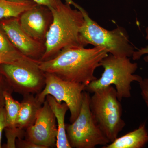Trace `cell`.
<instances>
[{
	"mask_svg": "<svg viewBox=\"0 0 148 148\" xmlns=\"http://www.w3.org/2000/svg\"><path fill=\"white\" fill-rule=\"evenodd\" d=\"M108 53L103 47L86 49L81 46H71L50 60L40 61L39 68L44 73L54 74L64 80L86 86L97 79L94 72L101 66V61Z\"/></svg>",
	"mask_w": 148,
	"mask_h": 148,
	"instance_id": "obj_1",
	"label": "cell"
},
{
	"mask_svg": "<svg viewBox=\"0 0 148 148\" xmlns=\"http://www.w3.org/2000/svg\"><path fill=\"white\" fill-rule=\"evenodd\" d=\"M71 5L57 0L55 7L49 8L53 18L45 42V52L40 61L50 60L68 47H84L80 37L83 15L80 10L72 8Z\"/></svg>",
	"mask_w": 148,
	"mask_h": 148,
	"instance_id": "obj_2",
	"label": "cell"
},
{
	"mask_svg": "<svg viewBox=\"0 0 148 148\" xmlns=\"http://www.w3.org/2000/svg\"><path fill=\"white\" fill-rule=\"evenodd\" d=\"M104 71L100 78L93 81L86 86L85 90L95 92L110 85L115 86L118 99L120 102L123 98L131 96V84L140 82L142 77L135 75L138 64L132 63L129 57H119L110 54L101 62Z\"/></svg>",
	"mask_w": 148,
	"mask_h": 148,
	"instance_id": "obj_3",
	"label": "cell"
},
{
	"mask_svg": "<svg viewBox=\"0 0 148 148\" xmlns=\"http://www.w3.org/2000/svg\"><path fill=\"white\" fill-rule=\"evenodd\" d=\"M82 13L84 22L80 31L84 47L88 44L103 47L108 53L119 57H132L135 51L125 29L118 27L112 31L106 30L90 18L86 11L75 2L72 4Z\"/></svg>",
	"mask_w": 148,
	"mask_h": 148,
	"instance_id": "obj_4",
	"label": "cell"
},
{
	"mask_svg": "<svg viewBox=\"0 0 148 148\" xmlns=\"http://www.w3.org/2000/svg\"><path fill=\"white\" fill-rule=\"evenodd\" d=\"M90 111L96 123L110 143L125 126L122 106L115 88L110 85L96 90L90 96Z\"/></svg>",
	"mask_w": 148,
	"mask_h": 148,
	"instance_id": "obj_5",
	"label": "cell"
},
{
	"mask_svg": "<svg viewBox=\"0 0 148 148\" xmlns=\"http://www.w3.org/2000/svg\"><path fill=\"white\" fill-rule=\"evenodd\" d=\"M89 92L84 90L78 116L72 123L66 125L68 142L73 148H95L110 143L93 118L90 108Z\"/></svg>",
	"mask_w": 148,
	"mask_h": 148,
	"instance_id": "obj_6",
	"label": "cell"
},
{
	"mask_svg": "<svg viewBox=\"0 0 148 148\" xmlns=\"http://www.w3.org/2000/svg\"><path fill=\"white\" fill-rule=\"evenodd\" d=\"M45 85L41 92L36 95L38 101L43 104L47 95L53 96L58 103H66L71 113L70 123L78 116L82 103V93L86 85L68 81L53 74L45 73Z\"/></svg>",
	"mask_w": 148,
	"mask_h": 148,
	"instance_id": "obj_7",
	"label": "cell"
},
{
	"mask_svg": "<svg viewBox=\"0 0 148 148\" xmlns=\"http://www.w3.org/2000/svg\"><path fill=\"white\" fill-rule=\"evenodd\" d=\"M0 73L5 78L13 92L22 96L39 94L45 85V73L38 66L2 64Z\"/></svg>",
	"mask_w": 148,
	"mask_h": 148,
	"instance_id": "obj_8",
	"label": "cell"
},
{
	"mask_svg": "<svg viewBox=\"0 0 148 148\" xmlns=\"http://www.w3.org/2000/svg\"><path fill=\"white\" fill-rule=\"evenodd\" d=\"M58 132L56 118L45 99L34 124L26 130L25 139L43 148H54Z\"/></svg>",
	"mask_w": 148,
	"mask_h": 148,
	"instance_id": "obj_9",
	"label": "cell"
},
{
	"mask_svg": "<svg viewBox=\"0 0 148 148\" xmlns=\"http://www.w3.org/2000/svg\"><path fill=\"white\" fill-rule=\"evenodd\" d=\"M0 26L11 42L23 55L40 61L45 52V43L36 40L27 34L20 25L18 18L4 19Z\"/></svg>",
	"mask_w": 148,
	"mask_h": 148,
	"instance_id": "obj_10",
	"label": "cell"
},
{
	"mask_svg": "<svg viewBox=\"0 0 148 148\" xmlns=\"http://www.w3.org/2000/svg\"><path fill=\"white\" fill-rule=\"evenodd\" d=\"M52 18L49 8L37 4L21 14L19 20L21 28L27 34L45 43Z\"/></svg>",
	"mask_w": 148,
	"mask_h": 148,
	"instance_id": "obj_11",
	"label": "cell"
},
{
	"mask_svg": "<svg viewBox=\"0 0 148 148\" xmlns=\"http://www.w3.org/2000/svg\"><path fill=\"white\" fill-rule=\"evenodd\" d=\"M0 59L3 64L36 66L40 61L27 57L20 53L12 44L0 26Z\"/></svg>",
	"mask_w": 148,
	"mask_h": 148,
	"instance_id": "obj_12",
	"label": "cell"
},
{
	"mask_svg": "<svg viewBox=\"0 0 148 148\" xmlns=\"http://www.w3.org/2000/svg\"><path fill=\"white\" fill-rule=\"evenodd\" d=\"M16 122V127L26 130L34 124L43 104L34 94L23 95Z\"/></svg>",
	"mask_w": 148,
	"mask_h": 148,
	"instance_id": "obj_13",
	"label": "cell"
},
{
	"mask_svg": "<svg viewBox=\"0 0 148 148\" xmlns=\"http://www.w3.org/2000/svg\"><path fill=\"white\" fill-rule=\"evenodd\" d=\"M148 143V131L145 123L140 125L137 129L118 137L113 142L103 148H142Z\"/></svg>",
	"mask_w": 148,
	"mask_h": 148,
	"instance_id": "obj_14",
	"label": "cell"
},
{
	"mask_svg": "<svg viewBox=\"0 0 148 148\" xmlns=\"http://www.w3.org/2000/svg\"><path fill=\"white\" fill-rule=\"evenodd\" d=\"M51 108L53 111L56 118L58 126V135L56 141L57 148H71L68 142L66 135L65 116L69 108L66 103H58L51 95H48L46 97Z\"/></svg>",
	"mask_w": 148,
	"mask_h": 148,
	"instance_id": "obj_15",
	"label": "cell"
},
{
	"mask_svg": "<svg viewBox=\"0 0 148 148\" xmlns=\"http://www.w3.org/2000/svg\"><path fill=\"white\" fill-rule=\"evenodd\" d=\"M37 4L34 1L17 3L0 0V20L10 18H18L25 11Z\"/></svg>",
	"mask_w": 148,
	"mask_h": 148,
	"instance_id": "obj_16",
	"label": "cell"
},
{
	"mask_svg": "<svg viewBox=\"0 0 148 148\" xmlns=\"http://www.w3.org/2000/svg\"><path fill=\"white\" fill-rule=\"evenodd\" d=\"M12 90H6L4 93L5 108L6 111L7 127L10 128H16V122L21 103L14 99L12 95Z\"/></svg>",
	"mask_w": 148,
	"mask_h": 148,
	"instance_id": "obj_17",
	"label": "cell"
},
{
	"mask_svg": "<svg viewBox=\"0 0 148 148\" xmlns=\"http://www.w3.org/2000/svg\"><path fill=\"white\" fill-rule=\"evenodd\" d=\"M4 130L7 139V143L3 146L4 148H16V139L25 138L26 130L20 129L17 127L14 128L5 127Z\"/></svg>",
	"mask_w": 148,
	"mask_h": 148,
	"instance_id": "obj_18",
	"label": "cell"
},
{
	"mask_svg": "<svg viewBox=\"0 0 148 148\" xmlns=\"http://www.w3.org/2000/svg\"><path fill=\"white\" fill-rule=\"evenodd\" d=\"M6 90H12L13 92L5 78L0 73V109L5 107L4 93Z\"/></svg>",
	"mask_w": 148,
	"mask_h": 148,
	"instance_id": "obj_19",
	"label": "cell"
},
{
	"mask_svg": "<svg viewBox=\"0 0 148 148\" xmlns=\"http://www.w3.org/2000/svg\"><path fill=\"white\" fill-rule=\"evenodd\" d=\"M146 39L148 40V27L146 29ZM146 54L144 58V61L148 62V46L145 47L141 48L137 51H135L132 56L133 60H137L140 59L143 55Z\"/></svg>",
	"mask_w": 148,
	"mask_h": 148,
	"instance_id": "obj_20",
	"label": "cell"
},
{
	"mask_svg": "<svg viewBox=\"0 0 148 148\" xmlns=\"http://www.w3.org/2000/svg\"><path fill=\"white\" fill-rule=\"evenodd\" d=\"M16 147L18 148H43L25 138L16 139Z\"/></svg>",
	"mask_w": 148,
	"mask_h": 148,
	"instance_id": "obj_21",
	"label": "cell"
},
{
	"mask_svg": "<svg viewBox=\"0 0 148 148\" xmlns=\"http://www.w3.org/2000/svg\"><path fill=\"white\" fill-rule=\"evenodd\" d=\"M140 85L141 95L143 100L145 101L146 106L148 108V78L143 79L139 83Z\"/></svg>",
	"mask_w": 148,
	"mask_h": 148,
	"instance_id": "obj_22",
	"label": "cell"
},
{
	"mask_svg": "<svg viewBox=\"0 0 148 148\" xmlns=\"http://www.w3.org/2000/svg\"><path fill=\"white\" fill-rule=\"evenodd\" d=\"M7 127L6 114L5 107L0 109V148L1 145L2 137L3 131Z\"/></svg>",
	"mask_w": 148,
	"mask_h": 148,
	"instance_id": "obj_23",
	"label": "cell"
},
{
	"mask_svg": "<svg viewBox=\"0 0 148 148\" xmlns=\"http://www.w3.org/2000/svg\"><path fill=\"white\" fill-rule=\"evenodd\" d=\"M34 2L39 5L45 6L48 8H53L55 7L57 0H33Z\"/></svg>",
	"mask_w": 148,
	"mask_h": 148,
	"instance_id": "obj_24",
	"label": "cell"
},
{
	"mask_svg": "<svg viewBox=\"0 0 148 148\" xmlns=\"http://www.w3.org/2000/svg\"><path fill=\"white\" fill-rule=\"evenodd\" d=\"M8 1L14 2L23 3L33 1V0H5Z\"/></svg>",
	"mask_w": 148,
	"mask_h": 148,
	"instance_id": "obj_25",
	"label": "cell"
},
{
	"mask_svg": "<svg viewBox=\"0 0 148 148\" xmlns=\"http://www.w3.org/2000/svg\"><path fill=\"white\" fill-rule=\"evenodd\" d=\"M70 1H71V0H66V3H68Z\"/></svg>",
	"mask_w": 148,
	"mask_h": 148,
	"instance_id": "obj_26",
	"label": "cell"
},
{
	"mask_svg": "<svg viewBox=\"0 0 148 148\" xmlns=\"http://www.w3.org/2000/svg\"><path fill=\"white\" fill-rule=\"evenodd\" d=\"M2 64V62L1 61V60H0V65H1V64Z\"/></svg>",
	"mask_w": 148,
	"mask_h": 148,
	"instance_id": "obj_27",
	"label": "cell"
},
{
	"mask_svg": "<svg viewBox=\"0 0 148 148\" xmlns=\"http://www.w3.org/2000/svg\"><path fill=\"white\" fill-rule=\"evenodd\" d=\"M0 60H1V59H0ZM2 64H3V63H2Z\"/></svg>",
	"mask_w": 148,
	"mask_h": 148,
	"instance_id": "obj_28",
	"label": "cell"
}]
</instances>
